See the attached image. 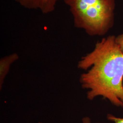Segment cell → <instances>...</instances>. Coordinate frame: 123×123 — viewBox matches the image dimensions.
<instances>
[{
  "label": "cell",
  "instance_id": "cell-1",
  "mask_svg": "<svg viewBox=\"0 0 123 123\" xmlns=\"http://www.w3.org/2000/svg\"><path fill=\"white\" fill-rule=\"evenodd\" d=\"M115 38L109 36L98 42L92 51L79 60L78 68L86 71L79 82L87 90L88 99L101 96L123 108V52Z\"/></svg>",
  "mask_w": 123,
  "mask_h": 123
},
{
  "label": "cell",
  "instance_id": "cell-2",
  "mask_svg": "<svg viewBox=\"0 0 123 123\" xmlns=\"http://www.w3.org/2000/svg\"><path fill=\"white\" fill-rule=\"evenodd\" d=\"M75 27L91 36L106 34L114 25L115 0H63Z\"/></svg>",
  "mask_w": 123,
  "mask_h": 123
},
{
  "label": "cell",
  "instance_id": "cell-3",
  "mask_svg": "<svg viewBox=\"0 0 123 123\" xmlns=\"http://www.w3.org/2000/svg\"><path fill=\"white\" fill-rule=\"evenodd\" d=\"M23 7L29 10H36L43 14L52 13L55 10L60 0H15Z\"/></svg>",
  "mask_w": 123,
  "mask_h": 123
},
{
  "label": "cell",
  "instance_id": "cell-4",
  "mask_svg": "<svg viewBox=\"0 0 123 123\" xmlns=\"http://www.w3.org/2000/svg\"><path fill=\"white\" fill-rule=\"evenodd\" d=\"M19 57L17 53H13L5 56L0 60V89L1 90L5 79L9 73L11 66L17 61Z\"/></svg>",
  "mask_w": 123,
  "mask_h": 123
},
{
  "label": "cell",
  "instance_id": "cell-5",
  "mask_svg": "<svg viewBox=\"0 0 123 123\" xmlns=\"http://www.w3.org/2000/svg\"><path fill=\"white\" fill-rule=\"evenodd\" d=\"M107 118L109 120L113 121L114 123H123V118H117L114 116V115L110 114H107Z\"/></svg>",
  "mask_w": 123,
  "mask_h": 123
},
{
  "label": "cell",
  "instance_id": "cell-6",
  "mask_svg": "<svg viewBox=\"0 0 123 123\" xmlns=\"http://www.w3.org/2000/svg\"><path fill=\"white\" fill-rule=\"evenodd\" d=\"M115 40L121 51L123 52V34L116 37Z\"/></svg>",
  "mask_w": 123,
  "mask_h": 123
},
{
  "label": "cell",
  "instance_id": "cell-7",
  "mask_svg": "<svg viewBox=\"0 0 123 123\" xmlns=\"http://www.w3.org/2000/svg\"><path fill=\"white\" fill-rule=\"evenodd\" d=\"M83 123H92L91 119L88 117H84L82 119Z\"/></svg>",
  "mask_w": 123,
  "mask_h": 123
}]
</instances>
